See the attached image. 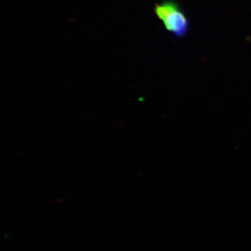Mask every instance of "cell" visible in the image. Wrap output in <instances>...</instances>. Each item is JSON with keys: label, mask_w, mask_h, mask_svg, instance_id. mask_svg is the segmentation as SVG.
I'll use <instances>...</instances> for the list:
<instances>
[{"label": "cell", "mask_w": 251, "mask_h": 251, "mask_svg": "<svg viewBox=\"0 0 251 251\" xmlns=\"http://www.w3.org/2000/svg\"><path fill=\"white\" fill-rule=\"evenodd\" d=\"M153 12L163 26L172 36L181 38L188 34L190 20L175 0H163L156 3Z\"/></svg>", "instance_id": "obj_1"}]
</instances>
